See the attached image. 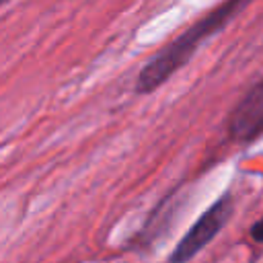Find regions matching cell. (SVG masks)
<instances>
[{"instance_id": "1", "label": "cell", "mask_w": 263, "mask_h": 263, "mask_svg": "<svg viewBox=\"0 0 263 263\" xmlns=\"http://www.w3.org/2000/svg\"><path fill=\"white\" fill-rule=\"evenodd\" d=\"M253 0H224L214 10L203 14L197 23H193L189 29H185L179 37H175L168 45H164L156 55H152L150 62L144 64V68L138 74L136 80V92L146 95L156 90L162 82H166L181 66H185L195 49L212 35L222 31L247 4Z\"/></svg>"}, {"instance_id": "2", "label": "cell", "mask_w": 263, "mask_h": 263, "mask_svg": "<svg viewBox=\"0 0 263 263\" xmlns=\"http://www.w3.org/2000/svg\"><path fill=\"white\" fill-rule=\"evenodd\" d=\"M232 195L224 193L220 199H216L199 218L197 222L187 230V234L181 238V242L171 253V263H187L191 261L201 249H205L226 226L228 218L232 216Z\"/></svg>"}, {"instance_id": "3", "label": "cell", "mask_w": 263, "mask_h": 263, "mask_svg": "<svg viewBox=\"0 0 263 263\" xmlns=\"http://www.w3.org/2000/svg\"><path fill=\"white\" fill-rule=\"evenodd\" d=\"M228 134L234 142H253L263 134V80H259L230 113Z\"/></svg>"}, {"instance_id": "4", "label": "cell", "mask_w": 263, "mask_h": 263, "mask_svg": "<svg viewBox=\"0 0 263 263\" xmlns=\"http://www.w3.org/2000/svg\"><path fill=\"white\" fill-rule=\"evenodd\" d=\"M251 236L257 240V242H263V218L259 222H255V226L251 228Z\"/></svg>"}, {"instance_id": "5", "label": "cell", "mask_w": 263, "mask_h": 263, "mask_svg": "<svg viewBox=\"0 0 263 263\" xmlns=\"http://www.w3.org/2000/svg\"><path fill=\"white\" fill-rule=\"evenodd\" d=\"M0 2H2V4H8V2H10V0H0Z\"/></svg>"}]
</instances>
